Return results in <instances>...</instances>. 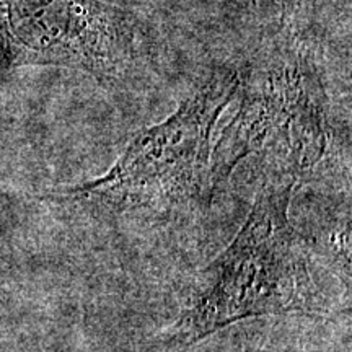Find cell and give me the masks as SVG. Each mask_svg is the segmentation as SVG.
Listing matches in <instances>:
<instances>
[{
    "mask_svg": "<svg viewBox=\"0 0 352 352\" xmlns=\"http://www.w3.org/2000/svg\"><path fill=\"white\" fill-rule=\"evenodd\" d=\"M324 151L318 109L290 77L270 78L245 96L210 160L212 191L254 153L271 160L274 179L297 182Z\"/></svg>",
    "mask_w": 352,
    "mask_h": 352,
    "instance_id": "obj_4",
    "label": "cell"
},
{
    "mask_svg": "<svg viewBox=\"0 0 352 352\" xmlns=\"http://www.w3.org/2000/svg\"><path fill=\"white\" fill-rule=\"evenodd\" d=\"M294 184L267 179L241 230L196 279L165 344L191 346L246 318L323 311L307 245L289 220Z\"/></svg>",
    "mask_w": 352,
    "mask_h": 352,
    "instance_id": "obj_1",
    "label": "cell"
},
{
    "mask_svg": "<svg viewBox=\"0 0 352 352\" xmlns=\"http://www.w3.org/2000/svg\"><path fill=\"white\" fill-rule=\"evenodd\" d=\"M129 13L103 0H0V57L8 65H65L118 82L135 59Z\"/></svg>",
    "mask_w": 352,
    "mask_h": 352,
    "instance_id": "obj_3",
    "label": "cell"
},
{
    "mask_svg": "<svg viewBox=\"0 0 352 352\" xmlns=\"http://www.w3.org/2000/svg\"><path fill=\"white\" fill-rule=\"evenodd\" d=\"M240 88L233 70H219L160 124L140 131L107 175L54 199L98 212H166L214 196L210 138Z\"/></svg>",
    "mask_w": 352,
    "mask_h": 352,
    "instance_id": "obj_2",
    "label": "cell"
}]
</instances>
